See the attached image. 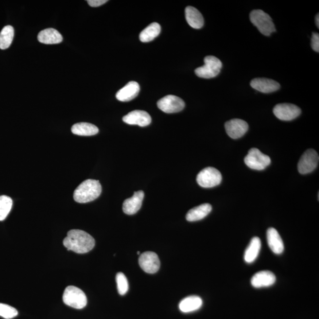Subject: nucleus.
Returning a JSON list of instances; mask_svg holds the SVG:
<instances>
[{"label": "nucleus", "mask_w": 319, "mask_h": 319, "mask_svg": "<svg viewBox=\"0 0 319 319\" xmlns=\"http://www.w3.org/2000/svg\"><path fill=\"white\" fill-rule=\"evenodd\" d=\"M185 17L190 26L195 29H201L204 25V19L200 11L192 6L185 9Z\"/></svg>", "instance_id": "19"}, {"label": "nucleus", "mask_w": 319, "mask_h": 319, "mask_svg": "<svg viewBox=\"0 0 319 319\" xmlns=\"http://www.w3.org/2000/svg\"><path fill=\"white\" fill-rule=\"evenodd\" d=\"M102 192V186L98 181L88 180L77 187L73 198L77 203L85 204L97 199Z\"/></svg>", "instance_id": "2"}, {"label": "nucleus", "mask_w": 319, "mask_h": 319, "mask_svg": "<svg viewBox=\"0 0 319 319\" xmlns=\"http://www.w3.org/2000/svg\"><path fill=\"white\" fill-rule=\"evenodd\" d=\"M160 110L167 114L176 113L184 110L185 104L180 97L174 95H167L163 97L157 102Z\"/></svg>", "instance_id": "9"}, {"label": "nucleus", "mask_w": 319, "mask_h": 319, "mask_svg": "<svg viewBox=\"0 0 319 319\" xmlns=\"http://www.w3.org/2000/svg\"><path fill=\"white\" fill-rule=\"evenodd\" d=\"M139 264L143 270L149 274L157 273L161 267L158 255L150 251L144 252L139 256Z\"/></svg>", "instance_id": "11"}, {"label": "nucleus", "mask_w": 319, "mask_h": 319, "mask_svg": "<svg viewBox=\"0 0 319 319\" xmlns=\"http://www.w3.org/2000/svg\"><path fill=\"white\" fill-rule=\"evenodd\" d=\"M248 124L240 119H233L228 121L225 124L227 134L233 139L242 137L248 130Z\"/></svg>", "instance_id": "12"}, {"label": "nucleus", "mask_w": 319, "mask_h": 319, "mask_svg": "<svg viewBox=\"0 0 319 319\" xmlns=\"http://www.w3.org/2000/svg\"><path fill=\"white\" fill-rule=\"evenodd\" d=\"M312 48L315 52H319V34L317 33L312 34Z\"/></svg>", "instance_id": "30"}, {"label": "nucleus", "mask_w": 319, "mask_h": 319, "mask_svg": "<svg viewBox=\"0 0 319 319\" xmlns=\"http://www.w3.org/2000/svg\"><path fill=\"white\" fill-rule=\"evenodd\" d=\"M253 25L264 36H269L275 32L276 29L273 20L267 13L262 10H253L250 15Z\"/></svg>", "instance_id": "3"}, {"label": "nucleus", "mask_w": 319, "mask_h": 319, "mask_svg": "<svg viewBox=\"0 0 319 319\" xmlns=\"http://www.w3.org/2000/svg\"><path fill=\"white\" fill-rule=\"evenodd\" d=\"M13 201L9 196H0V221L5 220L12 208Z\"/></svg>", "instance_id": "27"}, {"label": "nucleus", "mask_w": 319, "mask_h": 319, "mask_svg": "<svg viewBox=\"0 0 319 319\" xmlns=\"http://www.w3.org/2000/svg\"><path fill=\"white\" fill-rule=\"evenodd\" d=\"M301 108L292 104H279L273 109V113L280 120L291 121L301 115Z\"/></svg>", "instance_id": "10"}, {"label": "nucleus", "mask_w": 319, "mask_h": 319, "mask_svg": "<svg viewBox=\"0 0 319 319\" xmlns=\"http://www.w3.org/2000/svg\"><path fill=\"white\" fill-rule=\"evenodd\" d=\"M252 88L260 92L270 93L278 90L280 85L277 82L273 79L264 78H255L251 81L250 83Z\"/></svg>", "instance_id": "15"}, {"label": "nucleus", "mask_w": 319, "mask_h": 319, "mask_svg": "<svg viewBox=\"0 0 319 319\" xmlns=\"http://www.w3.org/2000/svg\"><path fill=\"white\" fill-rule=\"evenodd\" d=\"M139 91V84L136 82L131 81L116 93V98L122 102H128L136 98Z\"/></svg>", "instance_id": "17"}, {"label": "nucleus", "mask_w": 319, "mask_h": 319, "mask_svg": "<svg viewBox=\"0 0 319 319\" xmlns=\"http://www.w3.org/2000/svg\"><path fill=\"white\" fill-rule=\"evenodd\" d=\"M245 163L250 169L255 170H263L270 165L271 158L263 154L256 148H252L248 151L244 158Z\"/></svg>", "instance_id": "7"}, {"label": "nucleus", "mask_w": 319, "mask_h": 319, "mask_svg": "<svg viewBox=\"0 0 319 319\" xmlns=\"http://www.w3.org/2000/svg\"><path fill=\"white\" fill-rule=\"evenodd\" d=\"M267 240L268 246L272 251L277 255L282 254L285 250V246L279 233L274 228H270L267 231Z\"/></svg>", "instance_id": "18"}, {"label": "nucleus", "mask_w": 319, "mask_h": 319, "mask_svg": "<svg viewBox=\"0 0 319 319\" xmlns=\"http://www.w3.org/2000/svg\"><path fill=\"white\" fill-rule=\"evenodd\" d=\"M137 254H140V252H139V251H138V252H137Z\"/></svg>", "instance_id": "33"}, {"label": "nucleus", "mask_w": 319, "mask_h": 319, "mask_svg": "<svg viewBox=\"0 0 319 319\" xmlns=\"http://www.w3.org/2000/svg\"><path fill=\"white\" fill-rule=\"evenodd\" d=\"M262 248V242L258 237H254L245 251L244 260L248 264L254 262L258 257Z\"/></svg>", "instance_id": "23"}, {"label": "nucleus", "mask_w": 319, "mask_h": 319, "mask_svg": "<svg viewBox=\"0 0 319 319\" xmlns=\"http://www.w3.org/2000/svg\"><path fill=\"white\" fill-rule=\"evenodd\" d=\"M319 157L313 149H309L302 155L298 163V170L302 174L312 172L318 166Z\"/></svg>", "instance_id": "8"}, {"label": "nucleus", "mask_w": 319, "mask_h": 319, "mask_svg": "<svg viewBox=\"0 0 319 319\" xmlns=\"http://www.w3.org/2000/svg\"><path fill=\"white\" fill-rule=\"evenodd\" d=\"M14 30L11 26H6L0 33V49L5 50L9 48L14 38Z\"/></svg>", "instance_id": "26"}, {"label": "nucleus", "mask_w": 319, "mask_h": 319, "mask_svg": "<svg viewBox=\"0 0 319 319\" xmlns=\"http://www.w3.org/2000/svg\"><path fill=\"white\" fill-rule=\"evenodd\" d=\"M161 32V26L157 23H151L139 34V40L144 43L152 41Z\"/></svg>", "instance_id": "25"}, {"label": "nucleus", "mask_w": 319, "mask_h": 319, "mask_svg": "<svg viewBox=\"0 0 319 319\" xmlns=\"http://www.w3.org/2000/svg\"><path fill=\"white\" fill-rule=\"evenodd\" d=\"M117 289L120 295H125L128 290V283L126 275L123 273H118L116 276Z\"/></svg>", "instance_id": "29"}, {"label": "nucleus", "mask_w": 319, "mask_h": 319, "mask_svg": "<svg viewBox=\"0 0 319 319\" xmlns=\"http://www.w3.org/2000/svg\"><path fill=\"white\" fill-rule=\"evenodd\" d=\"M223 177L218 170L209 167L204 169L197 174L198 185L204 188H211L220 185Z\"/></svg>", "instance_id": "6"}, {"label": "nucleus", "mask_w": 319, "mask_h": 319, "mask_svg": "<svg viewBox=\"0 0 319 319\" xmlns=\"http://www.w3.org/2000/svg\"><path fill=\"white\" fill-rule=\"evenodd\" d=\"M88 5L92 7H99L108 2L107 0H88Z\"/></svg>", "instance_id": "31"}, {"label": "nucleus", "mask_w": 319, "mask_h": 319, "mask_svg": "<svg viewBox=\"0 0 319 319\" xmlns=\"http://www.w3.org/2000/svg\"><path fill=\"white\" fill-rule=\"evenodd\" d=\"M38 41L46 45L59 44L63 41V37L56 29H46L41 31L37 36Z\"/></svg>", "instance_id": "20"}, {"label": "nucleus", "mask_w": 319, "mask_h": 319, "mask_svg": "<svg viewBox=\"0 0 319 319\" xmlns=\"http://www.w3.org/2000/svg\"><path fill=\"white\" fill-rule=\"evenodd\" d=\"M18 311L13 307L0 303V316L6 319H11L16 317Z\"/></svg>", "instance_id": "28"}, {"label": "nucleus", "mask_w": 319, "mask_h": 319, "mask_svg": "<svg viewBox=\"0 0 319 319\" xmlns=\"http://www.w3.org/2000/svg\"><path fill=\"white\" fill-rule=\"evenodd\" d=\"M63 243L69 251H72L77 254H85L91 251L95 247V241L87 232L79 229H72L68 232Z\"/></svg>", "instance_id": "1"}, {"label": "nucleus", "mask_w": 319, "mask_h": 319, "mask_svg": "<svg viewBox=\"0 0 319 319\" xmlns=\"http://www.w3.org/2000/svg\"><path fill=\"white\" fill-rule=\"evenodd\" d=\"M72 133L81 136H91L98 133V128L93 124L88 123H79L74 124L72 127Z\"/></svg>", "instance_id": "24"}, {"label": "nucleus", "mask_w": 319, "mask_h": 319, "mask_svg": "<svg viewBox=\"0 0 319 319\" xmlns=\"http://www.w3.org/2000/svg\"><path fill=\"white\" fill-rule=\"evenodd\" d=\"M212 206L209 204H204L190 209L186 214V220L189 222H195L205 218L212 211Z\"/></svg>", "instance_id": "21"}, {"label": "nucleus", "mask_w": 319, "mask_h": 319, "mask_svg": "<svg viewBox=\"0 0 319 319\" xmlns=\"http://www.w3.org/2000/svg\"><path fill=\"white\" fill-rule=\"evenodd\" d=\"M123 122L130 125H137L140 127H146L150 125L151 123V116L146 111L135 110L129 112L124 116Z\"/></svg>", "instance_id": "13"}, {"label": "nucleus", "mask_w": 319, "mask_h": 319, "mask_svg": "<svg viewBox=\"0 0 319 319\" xmlns=\"http://www.w3.org/2000/svg\"><path fill=\"white\" fill-rule=\"evenodd\" d=\"M203 305L202 298L196 295H191L183 299L180 304V309L184 313H190L199 310Z\"/></svg>", "instance_id": "22"}, {"label": "nucleus", "mask_w": 319, "mask_h": 319, "mask_svg": "<svg viewBox=\"0 0 319 319\" xmlns=\"http://www.w3.org/2000/svg\"><path fill=\"white\" fill-rule=\"evenodd\" d=\"M63 301L66 305L76 309H83L87 305V298L84 291L72 286L66 288Z\"/></svg>", "instance_id": "4"}, {"label": "nucleus", "mask_w": 319, "mask_h": 319, "mask_svg": "<svg viewBox=\"0 0 319 319\" xmlns=\"http://www.w3.org/2000/svg\"><path fill=\"white\" fill-rule=\"evenodd\" d=\"M144 197L145 193L142 190L134 192L133 196L124 202L123 205L124 212L128 215H134L137 213L142 207Z\"/></svg>", "instance_id": "14"}, {"label": "nucleus", "mask_w": 319, "mask_h": 319, "mask_svg": "<svg viewBox=\"0 0 319 319\" xmlns=\"http://www.w3.org/2000/svg\"><path fill=\"white\" fill-rule=\"evenodd\" d=\"M275 282V275L269 271H260L255 274L251 280V285L257 289L273 286Z\"/></svg>", "instance_id": "16"}, {"label": "nucleus", "mask_w": 319, "mask_h": 319, "mask_svg": "<svg viewBox=\"0 0 319 319\" xmlns=\"http://www.w3.org/2000/svg\"><path fill=\"white\" fill-rule=\"evenodd\" d=\"M315 21H316V25L317 27V28H319V15L318 14L316 15V20H315Z\"/></svg>", "instance_id": "32"}, {"label": "nucleus", "mask_w": 319, "mask_h": 319, "mask_svg": "<svg viewBox=\"0 0 319 319\" xmlns=\"http://www.w3.org/2000/svg\"><path fill=\"white\" fill-rule=\"evenodd\" d=\"M205 65L203 67L197 68L194 71L196 75L201 78L211 79L219 75L223 63L215 56H208L204 59Z\"/></svg>", "instance_id": "5"}]
</instances>
